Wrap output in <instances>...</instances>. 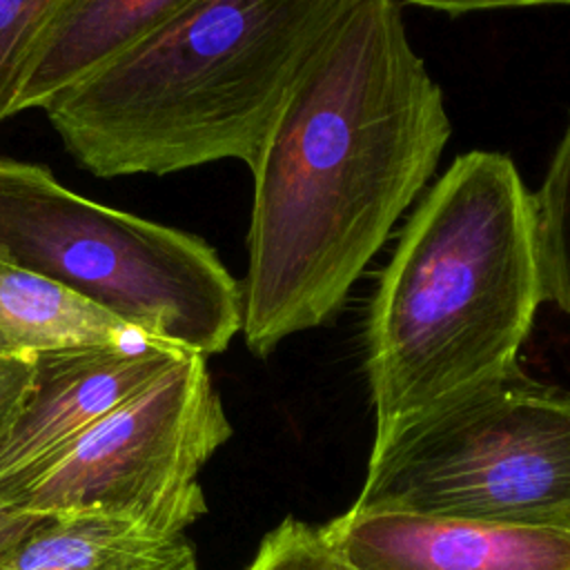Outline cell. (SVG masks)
<instances>
[{"instance_id":"1","label":"cell","mask_w":570,"mask_h":570,"mask_svg":"<svg viewBox=\"0 0 570 570\" xmlns=\"http://www.w3.org/2000/svg\"><path fill=\"white\" fill-rule=\"evenodd\" d=\"M450 134L443 91L396 0H358L294 82L249 167L240 332L256 356L338 314Z\"/></svg>"},{"instance_id":"2","label":"cell","mask_w":570,"mask_h":570,"mask_svg":"<svg viewBox=\"0 0 570 570\" xmlns=\"http://www.w3.org/2000/svg\"><path fill=\"white\" fill-rule=\"evenodd\" d=\"M358 0H194L76 85L45 116L98 178L254 165L294 82Z\"/></svg>"},{"instance_id":"3","label":"cell","mask_w":570,"mask_h":570,"mask_svg":"<svg viewBox=\"0 0 570 570\" xmlns=\"http://www.w3.org/2000/svg\"><path fill=\"white\" fill-rule=\"evenodd\" d=\"M541 301L532 194L505 154H461L410 216L372 296L376 434L514 363Z\"/></svg>"},{"instance_id":"4","label":"cell","mask_w":570,"mask_h":570,"mask_svg":"<svg viewBox=\"0 0 570 570\" xmlns=\"http://www.w3.org/2000/svg\"><path fill=\"white\" fill-rule=\"evenodd\" d=\"M352 512L570 532V390L514 361L394 421Z\"/></svg>"},{"instance_id":"5","label":"cell","mask_w":570,"mask_h":570,"mask_svg":"<svg viewBox=\"0 0 570 570\" xmlns=\"http://www.w3.org/2000/svg\"><path fill=\"white\" fill-rule=\"evenodd\" d=\"M0 258L205 358L243 327L240 283L207 240L85 198L42 163L0 156Z\"/></svg>"},{"instance_id":"6","label":"cell","mask_w":570,"mask_h":570,"mask_svg":"<svg viewBox=\"0 0 570 570\" xmlns=\"http://www.w3.org/2000/svg\"><path fill=\"white\" fill-rule=\"evenodd\" d=\"M229 436L207 358L183 352L82 434L2 481L0 501L36 517L89 514L185 534L207 512L198 474Z\"/></svg>"},{"instance_id":"7","label":"cell","mask_w":570,"mask_h":570,"mask_svg":"<svg viewBox=\"0 0 570 570\" xmlns=\"http://www.w3.org/2000/svg\"><path fill=\"white\" fill-rule=\"evenodd\" d=\"M185 350L142 341L40 352L29 390L0 436V483L40 463L129 396Z\"/></svg>"},{"instance_id":"8","label":"cell","mask_w":570,"mask_h":570,"mask_svg":"<svg viewBox=\"0 0 570 570\" xmlns=\"http://www.w3.org/2000/svg\"><path fill=\"white\" fill-rule=\"evenodd\" d=\"M321 530L356 570H570V532L554 528L347 510Z\"/></svg>"},{"instance_id":"9","label":"cell","mask_w":570,"mask_h":570,"mask_svg":"<svg viewBox=\"0 0 570 570\" xmlns=\"http://www.w3.org/2000/svg\"><path fill=\"white\" fill-rule=\"evenodd\" d=\"M194 0H62L27 67L13 116L42 109L114 53Z\"/></svg>"},{"instance_id":"10","label":"cell","mask_w":570,"mask_h":570,"mask_svg":"<svg viewBox=\"0 0 570 570\" xmlns=\"http://www.w3.org/2000/svg\"><path fill=\"white\" fill-rule=\"evenodd\" d=\"M0 570H200L185 534H154L105 517H42Z\"/></svg>"},{"instance_id":"11","label":"cell","mask_w":570,"mask_h":570,"mask_svg":"<svg viewBox=\"0 0 570 570\" xmlns=\"http://www.w3.org/2000/svg\"><path fill=\"white\" fill-rule=\"evenodd\" d=\"M151 341L71 289L0 258V356Z\"/></svg>"},{"instance_id":"12","label":"cell","mask_w":570,"mask_h":570,"mask_svg":"<svg viewBox=\"0 0 570 570\" xmlns=\"http://www.w3.org/2000/svg\"><path fill=\"white\" fill-rule=\"evenodd\" d=\"M532 207L546 301L570 316V116Z\"/></svg>"},{"instance_id":"13","label":"cell","mask_w":570,"mask_h":570,"mask_svg":"<svg viewBox=\"0 0 570 570\" xmlns=\"http://www.w3.org/2000/svg\"><path fill=\"white\" fill-rule=\"evenodd\" d=\"M62 0H0V127L13 116L33 49Z\"/></svg>"},{"instance_id":"14","label":"cell","mask_w":570,"mask_h":570,"mask_svg":"<svg viewBox=\"0 0 570 570\" xmlns=\"http://www.w3.org/2000/svg\"><path fill=\"white\" fill-rule=\"evenodd\" d=\"M245 570H356L325 541L321 525L283 519L269 530Z\"/></svg>"},{"instance_id":"15","label":"cell","mask_w":570,"mask_h":570,"mask_svg":"<svg viewBox=\"0 0 570 570\" xmlns=\"http://www.w3.org/2000/svg\"><path fill=\"white\" fill-rule=\"evenodd\" d=\"M33 356H0V436L13 421L33 376Z\"/></svg>"},{"instance_id":"16","label":"cell","mask_w":570,"mask_h":570,"mask_svg":"<svg viewBox=\"0 0 570 570\" xmlns=\"http://www.w3.org/2000/svg\"><path fill=\"white\" fill-rule=\"evenodd\" d=\"M432 11L461 16L470 11H494V9H517V7H539V4H570V0H405Z\"/></svg>"},{"instance_id":"17","label":"cell","mask_w":570,"mask_h":570,"mask_svg":"<svg viewBox=\"0 0 570 570\" xmlns=\"http://www.w3.org/2000/svg\"><path fill=\"white\" fill-rule=\"evenodd\" d=\"M42 517L27 514L0 501V561L11 552V548L40 521Z\"/></svg>"}]
</instances>
